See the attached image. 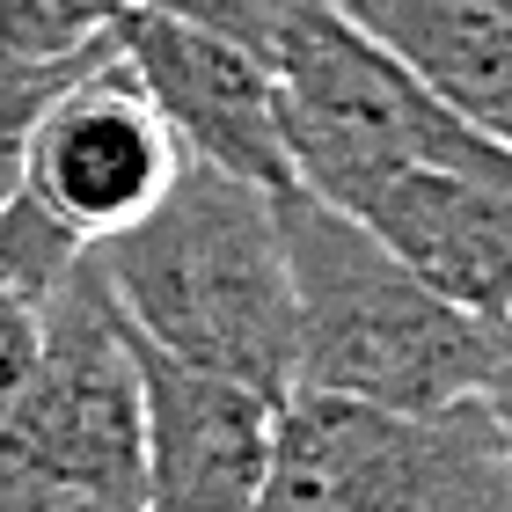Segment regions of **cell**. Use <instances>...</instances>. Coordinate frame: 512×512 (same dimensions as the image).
Returning <instances> with one entry per match:
<instances>
[{
	"label": "cell",
	"instance_id": "cell-1",
	"mask_svg": "<svg viewBox=\"0 0 512 512\" xmlns=\"http://www.w3.org/2000/svg\"><path fill=\"white\" fill-rule=\"evenodd\" d=\"M103 286L154 352L271 403L293 388V278L271 191L183 154L147 220L96 242Z\"/></svg>",
	"mask_w": 512,
	"mask_h": 512
},
{
	"label": "cell",
	"instance_id": "cell-2",
	"mask_svg": "<svg viewBox=\"0 0 512 512\" xmlns=\"http://www.w3.org/2000/svg\"><path fill=\"white\" fill-rule=\"evenodd\" d=\"M293 278V388L381 410H439L483 395L491 322L432 293L395 249L315 191H271ZM286 388V395H293Z\"/></svg>",
	"mask_w": 512,
	"mask_h": 512
},
{
	"label": "cell",
	"instance_id": "cell-3",
	"mask_svg": "<svg viewBox=\"0 0 512 512\" xmlns=\"http://www.w3.org/2000/svg\"><path fill=\"white\" fill-rule=\"evenodd\" d=\"M147 410L125 315L96 249L44 300V344L22 395L0 410V512H139Z\"/></svg>",
	"mask_w": 512,
	"mask_h": 512
},
{
	"label": "cell",
	"instance_id": "cell-4",
	"mask_svg": "<svg viewBox=\"0 0 512 512\" xmlns=\"http://www.w3.org/2000/svg\"><path fill=\"white\" fill-rule=\"evenodd\" d=\"M293 183L352 205L388 169H461L512 191V147L454 118L410 66H395L337 0H300L271 44Z\"/></svg>",
	"mask_w": 512,
	"mask_h": 512
},
{
	"label": "cell",
	"instance_id": "cell-5",
	"mask_svg": "<svg viewBox=\"0 0 512 512\" xmlns=\"http://www.w3.org/2000/svg\"><path fill=\"white\" fill-rule=\"evenodd\" d=\"M256 512H512L505 439L483 395L381 410L352 395H286Z\"/></svg>",
	"mask_w": 512,
	"mask_h": 512
},
{
	"label": "cell",
	"instance_id": "cell-6",
	"mask_svg": "<svg viewBox=\"0 0 512 512\" xmlns=\"http://www.w3.org/2000/svg\"><path fill=\"white\" fill-rule=\"evenodd\" d=\"M176 161H183L176 132L161 125V110L147 103V88L132 81V66L110 44L81 81H66L44 103L30 154H22V191L96 249L154 213Z\"/></svg>",
	"mask_w": 512,
	"mask_h": 512
},
{
	"label": "cell",
	"instance_id": "cell-7",
	"mask_svg": "<svg viewBox=\"0 0 512 512\" xmlns=\"http://www.w3.org/2000/svg\"><path fill=\"white\" fill-rule=\"evenodd\" d=\"M110 44H118V59L132 66V81L147 88V103L161 110V125L176 132V147L191 161L242 176L256 191H293L286 110H278L271 59H256L213 30H191V22L147 15V8H125Z\"/></svg>",
	"mask_w": 512,
	"mask_h": 512
},
{
	"label": "cell",
	"instance_id": "cell-8",
	"mask_svg": "<svg viewBox=\"0 0 512 512\" xmlns=\"http://www.w3.org/2000/svg\"><path fill=\"white\" fill-rule=\"evenodd\" d=\"M147 410V505L139 512H256L278 403L227 374L154 352L125 322Z\"/></svg>",
	"mask_w": 512,
	"mask_h": 512
},
{
	"label": "cell",
	"instance_id": "cell-9",
	"mask_svg": "<svg viewBox=\"0 0 512 512\" xmlns=\"http://www.w3.org/2000/svg\"><path fill=\"white\" fill-rule=\"evenodd\" d=\"M366 235L395 249L454 308L498 322L512 308V191L461 169H388L352 205Z\"/></svg>",
	"mask_w": 512,
	"mask_h": 512
},
{
	"label": "cell",
	"instance_id": "cell-10",
	"mask_svg": "<svg viewBox=\"0 0 512 512\" xmlns=\"http://www.w3.org/2000/svg\"><path fill=\"white\" fill-rule=\"evenodd\" d=\"M454 118L512 147V0H337Z\"/></svg>",
	"mask_w": 512,
	"mask_h": 512
},
{
	"label": "cell",
	"instance_id": "cell-11",
	"mask_svg": "<svg viewBox=\"0 0 512 512\" xmlns=\"http://www.w3.org/2000/svg\"><path fill=\"white\" fill-rule=\"evenodd\" d=\"M81 235L74 227H59L30 191H15L8 205H0V293L30 300V308H44V300L59 293V278L81 264Z\"/></svg>",
	"mask_w": 512,
	"mask_h": 512
},
{
	"label": "cell",
	"instance_id": "cell-12",
	"mask_svg": "<svg viewBox=\"0 0 512 512\" xmlns=\"http://www.w3.org/2000/svg\"><path fill=\"white\" fill-rule=\"evenodd\" d=\"M103 52H110V37L74 52V59H15V52H0V205L22 191V154H30V132L44 118V103H52L66 81H81Z\"/></svg>",
	"mask_w": 512,
	"mask_h": 512
},
{
	"label": "cell",
	"instance_id": "cell-13",
	"mask_svg": "<svg viewBox=\"0 0 512 512\" xmlns=\"http://www.w3.org/2000/svg\"><path fill=\"white\" fill-rule=\"evenodd\" d=\"M132 0H0V52L15 59H74L125 22Z\"/></svg>",
	"mask_w": 512,
	"mask_h": 512
},
{
	"label": "cell",
	"instance_id": "cell-14",
	"mask_svg": "<svg viewBox=\"0 0 512 512\" xmlns=\"http://www.w3.org/2000/svg\"><path fill=\"white\" fill-rule=\"evenodd\" d=\"M132 8L191 22V30H213L227 44H242V52L271 59V44H278V30H286V15L300 8V0H132Z\"/></svg>",
	"mask_w": 512,
	"mask_h": 512
},
{
	"label": "cell",
	"instance_id": "cell-15",
	"mask_svg": "<svg viewBox=\"0 0 512 512\" xmlns=\"http://www.w3.org/2000/svg\"><path fill=\"white\" fill-rule=\"evenodd\" d=\"M37 344H44V308H30V300H15V293H0V410L22 395V381H30Z\"/></svg>",
	"mask_w": 512,
	"mask_h": 512
},
{
	"label": "cell",
	"instance_id": "cell-16",
	"mask_svg": "<svg viewBox=\"0 0 512 512\" xmlns=\"http://www.w3.org/2000/svg\"><path fill=\"white\" fill-rule=\"evenodd\" d=\"M483 403L498 417V439H505V476H512V308L491 322V366H483Z\"/></svg>",
	"mask_w": 512,
	"mask_h": 512
}]
</instances>
